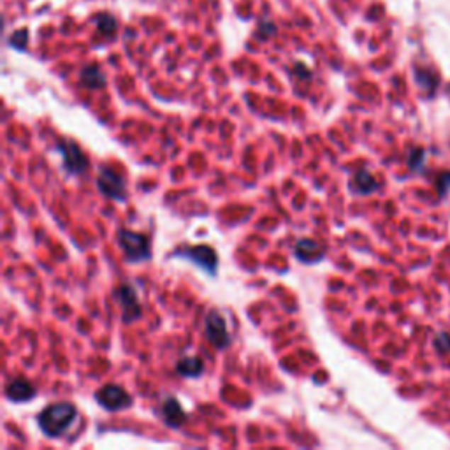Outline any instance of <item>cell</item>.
Masks as SVG:
<instances>
[{"label": "cell", "instance_id": "obj_1", "mask_svg": "<svg viewBox=\"0 0 450 450\" xmlns=\"http://www.w3.org/2000/svg\"><path fill=\"white\" fill-rule=\"evenodd\" d=\"M78 419V410L72 403L62 401L46 406L38 417L39 427L50 438H58L71 429L72 424Z\"/></svg>", "mask_w": 450, "mask_h": 450}, {"label": "cell", "instance_id": "obj_2", "mask_svg": "<svg viewBox=\"0 0 450 450\" xmlns=\"http://www.w3.org/2000/svg\"><path fill=\"white\" fill-rule=\"evenodd\" d=\"M116 237H118L120 248L129 262L139 264V262H146L152 259V244L145 234L130 229H120Z\"/></svg>", "mask_w": 450, "mask_h": 450}, {"label": "cell", "instance_id": "obj_3", "mask_svg": "<svg viewBox=\"0 0 450 450\" xmlns=\"http://www.w3.org/2000/svg\"><path fill=\"white\" fill-rule=\"evenodd\" d=\"M57 152L62 155V162H64V169L72 176H81L89 171L90 160L86 153L83 152L81 146L72 139H64V141L57 142Z\"/></svg>", "mask_w": 450, "mask_h": 450}, {"label": "cell", "instance_id": "obj_4", "mask_svg": "<svg viewBox=\"0 0 450 450\" xmlns=\"http://www.w3.org/2000/svg\"><path fill=\"white\" fill-rule=\"evenodd\" d=\"M204 334H206L208 342L217 350H225L230 347V334L229 329H227V322L218 310L208 312L206 318H204Z\"/></svg>", "mask_w": 450, "mask_h": 450}, {"label": "cell", "instance_id": "obj_5", "mask_svg": "<svg viewBox=\"0 0 450 450\" xmlns=\"http://www.w3.org/2000/svg\"><path fill=\"white\" fill-rule=\"evenodd\" d=\"M97 189L108 199H115L123 203L127 199V186L122 174L116 173L111 167H101L97 176Z\"/></svg>", "mask_w": 450, "mask_h": 450}, {"label": "cell", "instance_id": "obj_6", "mask_svg": "<svg viewBox=\"0 0 450 450\" xmlns=\"http://www.w3.org/2000/svg\"><path fill=\"white\" fill-rule=\"evenodd\" d=\"M95 400L108 412H118V410L129 408L133 405L130 394L122 386H116V383H108L102 389H99L95 393Z\"/></svg>", "mask_w": 450, "mask_h": 450}, {"label": "cell", "instance_id": "obj_7", "mask_svg": "<svg viewBox=\"0 0 450 450\" xmlns=\"http://www.w3.org/2000/svg\"><path fill=\"white\" fill-rule=\"evenodd\" d=\"M116 301L120 303L122 308V322L123 324H134L135 320L142 317L141 305H139L137 292L130 283H122L115 291Z\"/></svg>", "mask_w": 450, "mask_h": 450}, {"label": "cell", "instance_id": "obj_8", "mask_svg": "<svg viewBox=\"0 0 450 450\" xmlns=\"http://www.w3.org/2000/svg\"><path fill=\"white\" fill-rule=\"evenodd\" d=\"M176 255L186 259L192 264H196L197 268L204 269L208 274H217L218 268V255L217 252L213 250L208 244H197V247H190V248H183L181 252H178Z\"/></svg>", "mask_w": 450, "mask_h": 450}, {"label": "cell", "instance_id": "obj_9", "mask_svg": "<svg viewBox=\"0 0 450 450\" xmlns=\"http://www.w3.org/2000/svg\"><path fill=\"white\" fill-rule=\"evenodd\" d=\"M294 255L303 264H317L325 257L322 244L317 243L315 240H308V237H303L296 243Z\"/></svg>", "mask_w": 450, "mask_h": 450}, {"label": "cell", "instance_id": "obj_10", "mask_svg": "<svg viewBox=\"0 0 450 450\" xmlns=\"http://www.w3.org/2000/svg\"><path fill=\"white\" fill-rule=\"evenodd\" d=\"M38 389L32 382L25 378H16L11 380L6 386V398L13 403H27V401L34 400Z\"/></svg>", "mask_w": 450, "mask_h": 450}, {"label": "cell", "instance_id": "obj_11", "mask_svg": "<svg viewBox=\"0 0 450 450\" xmlns=\"http://www.w3.org/2000/svg\"><path fill=\"white\" fill-rule=\"evenodd\" d=\"M160 413H162L164 422L169 427H173V429L181 427L183 424L186 422V419H189L186 413L183 412L180 401H178L176 398H167V400L164 401L162 408H160Z\"/></svg>", "mask_w": 450, "mask_h": 450}, {"label": "cell", "instance_id": "obj_12", "mask_svg": "<svg viewBox=\"0 0 450 450\" xmlns=\"http://www.w3.org/2000/svg\"><path fill=\"white\" fill-rule=\"evenodd\" d=\"M376 189H378V183L373 178V174L366 169L357 171L352 183H350V190L354 193H357V196H369Z\"/></svg>", "mask_w": 450, "mask_h": 450}, {"label": "cell", "instance_id": "obj_13", "mask_svg": "<svg viewBox=\"0 0 450 450\" xmlns=\"http://www.w3.org/2000/svg\"><path fill=\"white\" fill-rule=\"evenodd\" d=\"M176 371L178 375L185 376V378H197V376L204 373V362L197 356L183 357V359L178 361Z\"/></svg>", "mask_w": 450, "mask_h": 450}, {"label": "cell", "instance_id": "obj_14", "mask_svg": "<svg viewBox=\"0 0 450 450\" xmlns=\"http://www.w3.org/2000/svg\"><path fill=\"white\" fill-rule=\"evenodd\" d=\"M81 85L89 90L104 89L106 74L99 65H86L81 71Z\"/></svg>", "mask_w": 450, "mask_h": 450}, {"label": "cell", "instance_id": "obj_15", "mask_svg": "<svg viewBox=\"0 0 450 450\" xmlns=\"http://www.w3.org/2000/svg\"><path fill=\"white\" fill-rule=\"evenodd\" d=\"M97 28L101 34L104 35H113L116 32V20L108 13H102L97 16Z\"/></svg>", "mask_w": 450, "mask_h": 450}, {"label": "cell", "instance_id": "obj_16", "mask_svg": "<svg viewBox=\"0 0 450 450\" xmlns=\"http://www.w3.org/2000/svg\"><path fill=\"white\" fill-rule=\"evenodd\" d=\"M27 41H28V30L27 28H21V30L14 32V34L11 35L9 45L13 47H16V50L23 51L25 47H27Z\"/></svg>", "mask_w": 450, "mask_h": 450}, {"label": "cell", "instance_id": "obj_17", "mask_svg": "<svg viewBox=\"0 0 450 450\" xmlns=\"http://www.w3.org/2000/svg\"><path fill=\"white\" fill-rule=\"evenodd\" d=\"M424 162V150H413L410 155V167L412 169H419Z\"/></svg>", "mask_w": 450, "mask_h": 450}, {"label": "cell", "instance_id": "obj_18", "mask_svg": "<svg viewBox=\"0 0 450 450\" xmlns=\"http://www.w3.org/2000/svg\"><path fill=\"white\" fill-rule=\"evenodd\" d=\"M276 34V25L271 23V21H262L261 23V28H259V38L264 39L266 35H274Z\"/></svg>", "mask_w": 450, "mask_h": 450}, {"label": "cell", "instance_id": "obj_19", "mask_svg": "<svg viewBox=\"0 0 450 450\" xmlns=\"http://www.w3.org/2000/svg\"><path fill=\"white\" fill-rule=\"evenodd\" d=\"M437 347L444 352H449L450 350V334H440L437 338Z\"/></svg>", "mask_w": 450, "mask_h": 450}, {"label": "cell", "instance_id": "obj_20", "mask_svg": "<svg viewBox=\"0 0 450 450\" xmlns=\"http://www.w3.org/2000/svg\"><path fill=\"white\" fill-rule=\"evenodd\" d=\"M440 192L450 193V173L444 174V176L440 178Z\"/></svg>", "mask_w": 450, "mask_h": 450}, {"label": "cell", "instance_id": "obj_21", "mask_svg": "<svg viewBox=\"0 0 450 450\" xmlns=\"http://www.w3.org/2000/svg\"><path fill=\"white\" fill-rule=\"evenodd\" d=\"M298 69H299V74H301L303 79H308L310 76H312V72H310L303 64H298Z\"/></svg>", "mask_w": 450, "mask_h": 450}]
</instances>
